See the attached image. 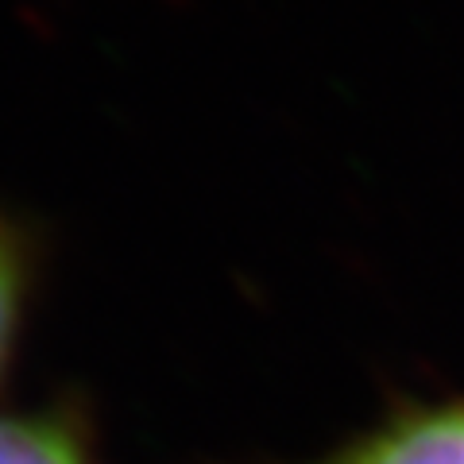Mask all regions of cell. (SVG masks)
<instances>
[{"instance_id":"obj_1","label":"cell","mask_w":464,"mask_h":464,"mask_svg":"<svg viewBox=\"0 0 464 464\" xmlns=\"http://www.w3.org/2000/svg\"><path fill=\"white\" fill-rule=\"evenodd\" d=\"M310 464H464V399L399 406Z\"/></svg>"},{"instance_id":"obj_2","label":"cell","mask_w":464,"mask_h":464,"mask_svg":"<svg viewBox=\"0 0 464 464\" xmlns=\"http://www.w3.org/2000/svg\"><path fill=\"white\" fill-rule=\"evenodd\" d=\"M0 464H85V457L63 426L0 418Z\"/></svg>"},{"instance_id":"obj_3","label":"cell","mask_w":464,"mask_h":464,"mask_svg":"<svg viewBox=\"0 0 464 464\" xmlns=\"http://www.w3.org/2000/svg\"><path fill=\"white\" fill-rule=\"evenodd\" d=\"M24 279H27L24 237L8 217H0V360L8 353L12 329H16V317H20Z\"/></svg>"}]
</instances>
